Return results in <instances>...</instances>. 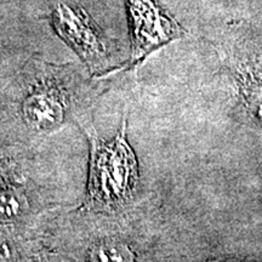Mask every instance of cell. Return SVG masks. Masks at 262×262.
Listing matches in <instances>:
<instances>
[{
  "label": "cell",
  "instance_id": "obj_1",
  "mask_svg": "<svg viewBox=\"0 0 262 262\" xmlns=\"http://www.w3.org/2000/svg\"><path fill=\"white\" fill-rule=\"evenodd\" d=\"M139 181L137 160L127 141L126 119L110 142L93 141L89 198L97 208L116 210L126 204Z\"/></svg>",
  "mask_w": 262,
  "mask_h": 262
},
{
  "label": "cell",
  "instance_id": "obj_5",
  "mask_svg": "<svg viewBox=\"0 0 262 262\" xmlns=\"http://www.w3.org/2000/svg\"><path fill=\"white\" fill-rule=\"evenodd\" d=\"M239 86L248 110L262 123V75L251 70L242 71Z\"/></svg>",
  "mask_w": 262,
  "mask_h": 262
},
{
  "label": "cell",
  "instance_id": "obj_3",
  "mask_svg": "<svg viewBox=\"0 0 262 262\" xmlns=\"http://www.w3.org/2000/svg\"><path fill=\"white\" fill-rule=\"evenodd\" d=\"M52 24L58 35L88 63L98 67L108 60L102 33L80 6L62 2L52 11Z\"/></svg>",
  "mask_w": 262,
  "mask_h": 262
},
{
  "label": "cell",
  "instance_id": "obj_6",
  "mask_svg": "<svg viewBox=\"0 0 262 262\" xmlns=\"http://www.w3.org/2000/svg\"><path fill=\"white\" fill-rule=\"evenodd\" d=\"M26 209L22 193L12 186L0 183V222H11L21 217Z\"/></svg>",
  "mask_w": 262,
  "mask_h": 262
},
{
  "label": "cell",
  "instance_id": "obj_4",
  "mask_svg": "<svg viewBox=\"0 0 262 262\" xmlns=\"http://www.w3.org/2000/svg\"><path fill=\"white\" fill-rule=\"evenodd\" d=\"M27 116L35 125L50 129L60 124L63 117V101L60 94L55 91L35 95L28 100Z\"/></svg>",
  "mask_w": 262,
  "mask_h": 262
},
{
  "label": "cell",
  "instance_id": "obj_2",
  "mask_svg": "<svg viewBox=\"0 0 262 262\" xmlns=\"http://www.w3.org/2000/svg\"><path fill=\"white\" fill-rule=\"evenodd\" d=\"M125 4L131 34V57L126 70L141 64L152 52L187 34L159 0H125Z\"/></svg>",
  "mask_w": 262,
  "mask_h": 262
},
{
  "label": "cell",
  "instance_id": "obj_7",
  "mask_svg": "<svg viewBox=\"0 0 262 262\" xmlns=\"http://www.w3.org/2000/svg\"><path fill=\"white\" fill-rule=\"evenodd\" d=\"M135 257V253L129 247L119 243L101 244L90 253L93 261H134Z\"/></svg>",
  "mask_w": 262,
  "mask_h": 262
}]
</instances>
